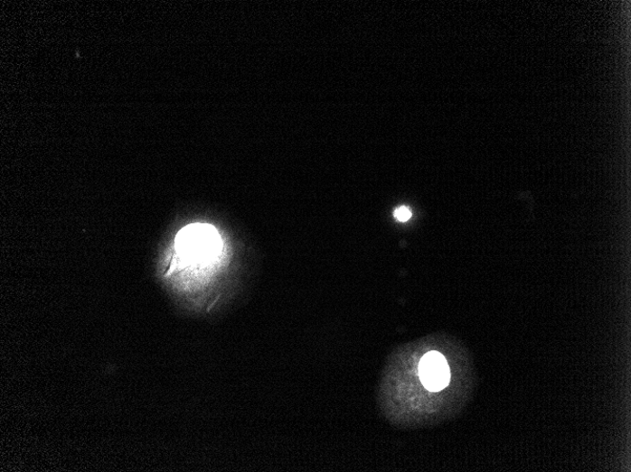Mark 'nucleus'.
<instances>
[{
    "label": "nucleus",
    "instance_id": "obj_1",
    "mask_svg": "<svg viewBox=\"0 0 631 472\" xmlns=\"http://www.w3.org/2000/svg\"><path fill=\"white\" fill-rule=\"evenodd\" d=\"M175 248L185 262L202 263L215 259L222 249L218 230L208 224H192L176 236Z\"/></svg>",
    "mask_w": 631,
    "mask_h": 472
},
{
    "label": "nucleus",
    "instance_id": "obj_2",
    "mask_svg": "<svg viewBox=\"0 0 631 472\" xmlns=\"http://www.w3.org/2000/svg\"><path fill=\"white\" fill-rule=\"evenodd\" d=\"M419 375L424 387L432 393L445 390L451 378L447 358L437 351H431L420 359Z\"/></svg>",
    "mask_w": 631,
    "mask_h": 472
},
{
    "label": "nucleus",
    "instance_id": "obj_3",
    "mask_svg": "<svg viewBox=\"0 0 631 472\" xmlns=\"http://www.w3.org/2000/svg\"><path fill=\"white\" fill-rule=\"evenodd\" d=\"M394 217L399 222H407L411 217V212L407 207H400L395 209Z\"/></svg>",
    "mask_w": 631,
    "mask_h": 472
}]
</instances>
